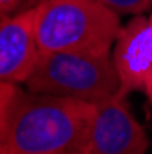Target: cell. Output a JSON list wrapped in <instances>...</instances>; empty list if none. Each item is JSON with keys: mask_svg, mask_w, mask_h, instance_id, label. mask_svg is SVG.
<instances>
[{"mask_svg": "<svg viewBox=\"0 0 152 154\" xmlns=\"http://www.w3.org/2000/svg\"><path fill=\"white\" fill-rule=\"evenodd\" d=\"M93 105L0 83V145L4 154H77Z\"/></svg>", "mask_w": 152, "mask_h": 154, "instance_id": "cell-1", "label": "cell"}, {"mask_svg": "<svg viewBox=\"0 0 152 154\" xmlns=\"http://www.w3.org/2000/svg\"><path fill=\"white\" fill-rule=\"evenodd\" d=\"M119 31V15L101 0H41L35 6L41 53H110Z\"/></svg>", "mask_w": 152, "mask_h": 154, "instance_id": "cell-2", "label": "cell"}, {"mask_svg": "<svg viewBox=\"0 0 152 154\" xmlns=\"http://www.w3.org/2000/svg\"><path fill=\"white\" fill-rule=\"evenodd\" d=\"M28 90L86 103L112 97L121 81L110 53L51 51L41 53L28 77Z\"/></svg>", "mask_w": 152, "mask_h": 154, "instance_id": "cell-3", "label": "cell"}, {"mask_svg": "<svg viewBox=\"0 0 152 154\" xmlns=\"http://www.w3.org/2000/svg\"><path fill=\"white\" fill-rule=\"evenodd\" d=\"M126 94L119 88L112 97L93 105V118L77 154H145L147 134L134 118Z\"/></svg>", "mask_w": 152, "mask_h": 154, "instance_id": "cell-4", "label": "cell"}, {"mask_svg": "<svg viewBox=\"0 0 152 154\" xmlns=\"http://www.w3.org/2000/svg\"><path fill=\"white\" fill-rule=\"evenodd\" d=\"M39 55L35 8L0 18V83H26Z\"/></svg>", "mask_w": 152, "mask_h": 154, "instance_id": "cell-5", "label": "cell"}, {"mask_svg": "<svg viewBox=\"0 0 152 154\" xmlns=\"http://www.w3.org/2000/svg\"><path fill=\"white\" fill-rule=\"evenodd\" d=\"M112 61L125 92L145 90L152 75V24L148 18L138 15L121 28Z\"/></svg>", "mask_w": 152, "mask_h": 154, "instance_id": "cell-6", "label": "cell"}, {"mask_svg": "<svg viewBox=\"0 0 152 154\" xmlns=\"http://www.w3.org/2000/svg\"><path fill=\"white\" fill-rule=\"evenodd\" d=\"M117 15H141L152 8V0H101Z\"/></svg>", "mask_w": 152, "mask_h": 154, "instance_id": "cell-7", "label": "cell"}, {"mask_svg": "<svg viewBox=\"0 0 152 154\" xmlns=\"http://www.w3.org/2000/svg\"><path fill=\"white\" fill-rule=\"evenodd\" d=\"M39 2L41 0H0V18L6 17V15H13V13L31 9Z\"/></svg>", "mask_w": 152, "mask_h": 154, "instance_id": "cell-8", "label": "cell"}, {"mask_svg": "<svg viewBox=\"0 0 152 154\" xmlns=\"http://www.w3.org/2000/svg\"><path fill=\"white\" fill-rule=\"evenodd\" d=\"M145 92H147L148 99H150V103H152V75L148 77V81H147V85H145Z\"/></svg>", "mask_w": 152, "mask_h": 154, "instance_id": "cell-9", "label": "cell"}, {"mask_svg": "<svg viewBox=\"0 0 152 154\" xmlns=\"http://www.w3.org/2000/svg\"><path fill=\"white\" fill-rule=\"evenodd\" d=\"M0 154H4V149H2V145H0Z\"/></svg>", "mask_w": 152, "mask_h": 154, "instance_id": "cell-10", "label": "cell"}, {"mask_svg": "<svg viewBox=\"0 0 152 154\" xmlns=\"http://www.w3.org/2000/svg\"><path fill=\"white\" fill-rule=\"evenodd\" d=\"M148 20H150V24H152V15H150V18H148Z\"/></svg>", "mask_w": 152, "mask_h": 154, "instance_id": "cell-11", "label": "cell"}]
</instances>
